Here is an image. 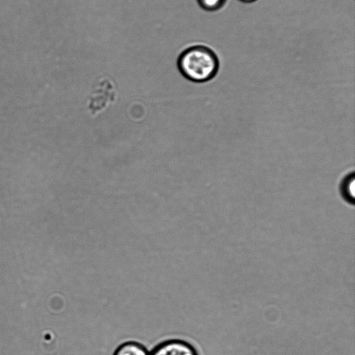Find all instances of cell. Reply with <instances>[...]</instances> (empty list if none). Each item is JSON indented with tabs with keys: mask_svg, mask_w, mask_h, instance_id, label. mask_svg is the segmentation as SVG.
Instances as JSON below:
<instances>
[{
	"mask_svg": "<svg viewBox=\"0 0 355 355\" xmlns=\"http://www.w3.org/2000/svg\"><path fill=\"white\" fill-rule=\"evenodd\" d=\"M199 6L204 10L213 12L221 8L227 0H196Z\"/></svg>",
	"mask_w": 355,
	"mask_h": 355,
	"instance_id": "cell-6",
	"label": "cell"
},
{
	"mask_svg": "<svg viewBox=\"0 0 355 355\" xmlns=\"http://www.w3.org/2000/svg\"><path fill=\"white\" fill-rule=\"evenodd\" d=\"M177 66L186 79L202 83L216 76L220 61L217 54L211 48L198 44L188 47L180 54Z\"/></svg>",
	"mask_w": 355,
	"mask_h": 355,
	"instance_id": "cell-1",
	"label": "cell"
},
{
	"mask_svg": "<svg viewBox=\"0 0 355 355\" xmlns=\"http://www.w3.org/2000/svg\"><path fill=\"white\" fill-rule=\"evenodd\" d=\"M117 97L114 83L107 78H101L94 85L87 101L89 114L95 117L113 105Z\"/></svg>",
	"mask_w": 355,
	"mask_h": 355,
	"instance_id": "cell-2",
	"label": "cell"
},
{
	"mask_svg": "<svg viewBox=\"0 0 355 355\" xmlns=\"http://www.w3.org/2000/svg\"><path fill=\"white\" fill-rule=\"evenodd\" d=\"M341 191L344 198L350 203H354L355 195V178L354 173L348 175L342 182Z\"/></svg>",
	"mask_w": 355,
	"mask_h": 355,
	"instance_id": "cell-5",
	"label": "cell"
},
{
	"mask_svg": "<svg viewBox=\"0 0 355 355\" xmlns=\"http://www.w3.org/2000/svg\"><path fill=\"white\" fill-rule=\"evenodd\" d=\"M149 355H199L189 343L182 340H168L155 346Z\"/></svg>",
	"mask_w": 355,
	"mask_h": 355,
	"instance_id": "cell-3",
	"label": "cell"
},
{
	"mask_svg": "<svg viewBox=\"0 0 355 355\" xmlns=\"http://www.w3.org/2000/svg\"><path fill=\"white\" fill-rule=\"evenodd\" d=\"M150 352L143 345L128 341L120 345L114 351L113 355H149Z\"/></svg>",
	"mask_w": 355,
	"mask_h": 355,
	"instance_id": "cell-4",
	"label": "cell"
},
{
	"mask_svg": "<svg viewBox=\"0 0 355 355\" xmlns=\"http://www.w3.org/2000/svg\"><path fill=\"white\" fill-rule=\"evenodd\" d=\"M240 1L245 3H250L256 1L257 0H239Z\"/></svg>",
	"mask_w": 355,
	"mask_h": 355,
	"instance_id": "cell-7",
	"label": "cell"
}]
</instances>
